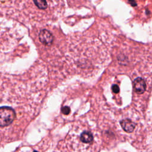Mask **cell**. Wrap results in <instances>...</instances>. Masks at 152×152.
<instances>
[{
  "label": "cell",
  "instance_id": "cell-1",
  "mask_svg": "<svg viewBox=\"0 0 152 152\" xmlns=\"http://www.w3.org/2000/svg\"><path fill=\"white\" fill-rule=\"evenodd\" d=\"M39 93L24 78L0 74V137L10 140L37 115Z\"/></svg>",
  "mask_w": 152,
  "mask_h": 152
},
{
  "label": "cell",
  "instance_id": "cell-2",
  "mask_svg": "<svg viewBox=\"0 0 152 152\" xmlns=\"http://www.w3.org/2000/svg\"><path fill=\"white\" fill-rule=\"evenodd\" d=\"M39 41L44 46H50L52 45L54 37L52 33L48 29L43 28L40 30L38 33Z\"/></svg>",
  "mask_w": 152,
  "mask_h": 152
},
{
  "label": "cell",
  "instance_id": "cell-3",
  "mask_svg": "<svg viewBox=\"0 0 152 152\" xmlns=\"http://www.w3.org/2000/svg\"><path fill=\"white\" fill-rule=\"evenodd\" d=\"M134 91L137 94H142L146 89V84L144 80L140 77L135 78L133 82Z\"/></svg>",
  "mask_w": 152,
  "mask_h": 152
},
{
  "label": "cell",
  "instance_id": "cell-4",
  "mask_svg": "<svg viewBox=\"0 0 152 152\" xmlns=\"http://www.w3.org/2000/svg\"><path fill=\"white\" fill-rule=\"evenodd\" d=\"M121 126L122 129L128 133H131L135 128V124L129 119H125L120 122Z\"/></svg>",
  "mask_w": 152,
  "mask_h": 152
},
{
  "label": "cell",
  "instance_id": "cell-5",
  "mask_svg": "<svg viewBox=\"0 0 152 152\" xmlns=\"http://www.w3.org/2000/svg\"><path fill=\"white\" fill-rule=\"evenodd\" d=\"M80 140L84 145L90 144L93 141V135L90 131H84L81 134L80 136Z\"/></svg>",
  "mask_w": 152,
  "mask_h": 152
},
{
  "label": "cell",
  "instance_id": "cell-6",
  "mask_svg": "<svg viewBox=\"0 0 152 152\" xmlns=\"http://www.w3.org/2000/svg\"><path fill=\"white\" fill-rule=\"evenodd\" d=\"M61 112L64 115H68L70 113V108L68 106H64L62 108Z\"/></svg>",
  "mask_w": 152,
  "mask_h": 152
},
{
  "label": "cell",
  "instance_id": "cell-7",
  "mask_svg": "<svg viewBox=\"0 0 152 152\" xmlns=\"http://www.w3.org/2000/svg\"><path fill=\"white\" fill-rule=\"evenodd\" d=\"M112 91L115 93H118L119 92V90H120L119 86L116 84H113L112 86Z\"/></svg>",
  "mask_w": 152,
  "mask_h": 152
}]
</instances>
